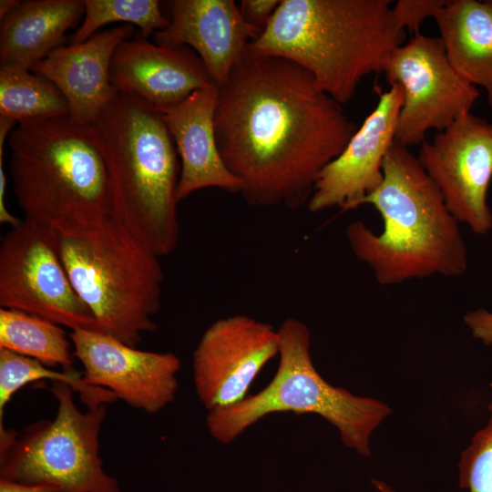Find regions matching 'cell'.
<instances>
[{"instance_id":"obj_1","label":"cell","mask_w":492,"mask_h":492,"mask_svg":"<svg viewBox=\"0 0 492 492\" xmlns=\"http://www.w3.org/2000/svg\"><path fill=\"white\" fill-rule=\"evenodd\" d=\"M218 90L216 141L244 200L307 205L319 174L358 128L342 104L293 61L248 49Z\"/></svg>"},{"instance_id":"obj_2","label":"cell","mask_w":492,"mask_h":492,"mask_svg":"<svg viewBox=\"0 0 492 492\" xmlns=\"http://www.w3.org/2000/svg\"><path fill=\"white\" fill-rule=\"evenodd\" d=\"M382 169L381 184L359 206H374L384 228L377 234L363 221L349 223L345 233L354 256L371 268L382 286L464 274L467 251L459 222L417 157L394 141Z\"/></svg>"},{"instance_id":"obj_3","label":"cell","mask_w":492,"mask_h":492,"mask_svg":"<svg viewBox=\"0 0 492 492\" xmlns=\"http://www.w3.org/2000/svg\"><path fill=\"white\" fill-rule=\"evenodd\" d=\"M86 128L108 170L112 217L158 256L172 253L180 168L161 111L116 91Z\"/></svg>"},{"instance_id":"obj_4","label":"cell","mask_w":492,"mask_h":492,"mask_svg":"<svg viewBox=\"0 0 492 492\" xmlns=\"http://www.w3.org/2000/svg\"><path fill=\"white\" fill-rule=\"evenodd\" d=\"M392 5L391 0H281L247 49L293 61L343 105L364 77L382 73L387 55L404 43Z\"/></svg>"},{"instance_id":"obj_5","label":"cell","mask_w":492,"mask_h":492,"mask_svg":"<svg viewBox=\"0 0 492 492\" xmlns=\"http://www.w3.org/2000/svg\"><path fill=\"white\" fill-rule=\"evenodd\" d=\"M7 143L14 191L26 220L68 237L112 217L108 170L86 126L68 116L18 125Z\"/></svg>"},{"instance_id":"obj_6","label":"cell","mask_w":492,"mask_h":492,"mask_svg":"<svg viewBox=\"0 0 492 492\" xmlns=\"http://www.w3.org/2000/svg\"><path fill=\"white\" fill-rule=\"evenodd\" d=\"M63 265L98 332L136 347L157 330L161 304L159 256L113 217L77 235H57Z\"/></svg>"},{"instance_id":"obj_7","label":"cell","mask_w":492,"mask_h":492,"mask_svg":"<svg viewBox=\"0 0 492 492\" xmlns=\"http://www.w3.org/2000/svg\"><path fill=\"white\" fill-rule=\"evenodd\" d=\"M278 333L279 364L274 376L263 389L241 402L209 411L206 425L211 436L228 445L271 414H313L336 427L346 447L369 456L370 436L390 415V406L327 383L314 367L311 333L300 320L287 318Z\"/></svg>"},{"instance_id":"obj_8","label":"cell","mask_w":492,"mask_h":492,"mask_svg":"<svg viewBox=\"0 0 492 492\" xmlns=\"http://www.w3.org/2000/svg\"><path fill=\"white\" fill-rule=\"evenodd\" d=\"M67 383L52 382L54 419L29 425L22 434L0 424V478L56 492H121L103 467L99 434L105 404L81 411Z\"/></svg>"},{"instance_id":"obj_9","label":"cell","mask_w":492,"mask_h":492,"mask_svg":"<svg viewBox=\"0 0 492 492\" xmlns=\"http://www.w3.org/2000/svg\"><path fill=\"white\" fill-rule=\"evenodd\" d=\"M0 306L71 331L98 332L92 313L63 265L57 234L28 220L11 227L0 246Z\"/></svg>"},{"instance_id":"obj_10","label":"cell","mask_w":492,"mask_h":492,"mask_svg":"<svg viewBox=\"0 0 492 492\" xmlns=\"http://www.w3.org/2000/svg\"><path fill=\"white\" fill-rule=\"evenodd\" d=\"M382 73L402 92L395 141L422 144L430 129L437 132L470 113L479 92L450 64L440 37L415 34L386 56Z\"/></svg>"},{"instance_id":"obj_11","label":"cell","mask_w":492,"mask_h":492,"mask_svg":"<svg viewBox=\"0 0 492 492\" xmlns=\"http://www.w3.org/2000/svg\"><path fill=\"white\" fill-rule=\"evenodd\" d=\"M417 159L451 214L477 235L492 229V123L467 113L425 140Z\"/></svg>"},{"instance_id":"obj_12","label":"cell","mask_w":492,"mask_h":492,"mask_svg":"<svg viewBox=\"0 0 492 492\" xmlns=\"http://www.w3.org/2000/svg\"><path fill=\"white\" fill-rule=\"evenodd\" d=\"M279 343L278 329L245 314L212 323L192 356L195 390L208 412L247 397L257 375L278 355Z\"/></svg>"},{"instance_id":"obj_13","label":"cell","mask_w":492,"mask_h":492,"mask_svg":"<svg viewBox=\"0 0 492 492\" xmlns=\"http://www.w3.org/2000/svg\"><path fill=\"white\" fill-rule=\"evenodd\" d=\"M74 356L87 384L111 392L129 406L153 415L174 402L181 363L172 353L138 350L96 331H71Z\"/></svg>"},{"instance_id":"obj_14","label":"cell","mask_w":492,"mask_h":492,"mask_svg":"<svg viewBox=\"0 0 492 492\" xmlns=\"http://www.w3.org/2000/svg\"><path fill=\"white\" fill-rule=\"evenodd\" d=\"M378 102L343 152L319 174L307 207L313 212L337 207L349 210L373 192L383 180L384 156L395 141L402 92L374 86Z\"/></svg>"},{"instance_id":"obj_15","label":"cell","mask_w":492,"mask_h":492,"mask_svg":"<svg viewBox=\"0 0 492 492\" xmlns=\"http://www.w3.org/2000/svg\"><path fill=\"white\" fill-rule=\"evenodd\" d=\"M116 91L161 110L193 92L216 86L199 56L187 46L172 47L128 38L116 48L110 65Z\"/></svg>"},{"instance_id":"obj_16","label":"cell","mask_w":492,"mask_h":492,"mask_svg":"<svg viewBox=\"0 0 492 492\" xmlns=\"http://www.w3.org/2000/svg\"><path fill=\"white\" fill-rule=\"evenodd\" d=\"M171 4L169 25L153 34L155 43L191 47L214 84L220 87L261 31L244 20L233 0H175Z\"/></svg>"},{"instance_id":"obj_17","label":"cell","mask_w":492,"mask_h":492,"mask_svg":"<svg viewBox=\"0 0 492 492\" xmlns=\"http://www.w3.org/2000/svg\"><path fill=\"white\" fill-rule=\"evenodd\" d=\"M133 31L128 24L98 31L82 43L57 47L29 70L52 82L67 102L68 117L87 126L116 92L110 82L112 56Z\"/></svg>"},{"instance_id":"obj_18","label":"cell","mask_w":492,"mask_h":492,"mask_svg":"<svg viewBox=\"0 0 492 492\" xmlns=\"http://www.w3.org/2000/svg\"><path fill=\"white\" fill-rule=\"evenodd\" d=\"M218 94L217 86L202 88L160 110L180 158L179 202L206 188L241 192L242 184L227 169L216 141Z\"/></svg>"},{"instance_id":"obj_19","label":"cell","mask_w":492,"mask_h":492,"mask_svg":"<svg viewBox=\"0 0 492 492\" xmlns=\"http://www.w3.org/2000/svg\"><path fill=\"white\" fill-rule=\"evenodd\" d=\"M85 12L81 0H29L1 19L0 67L30 69L61 46Z\"/></svg>"},{"instance_id":"obj_20","label":"cell","mask_w":492,"mask_h":492,"mask_svg":"<svg viewBox=\"0 0 492 492\" xmlns=\"http://www.w3.org/2000/svg\"><path fill=\"white\" fill-rule=\"evenodd\" d=\"M433 18L450 64L492 108V0H446Z\"/></svg>"},{"instance_id":"obj_21","label":"cell","mask_w":492,"mask_h":492,"mask_svg":"<svg viewBox=\"0 0 492 492\" xmlns=\"http://www.w3.org/2000/svg\"><path fill=\"white\" fill-rule=\"evenodd\" d=\"M0 116L28 126L67 117L68 105L48 79L29 69L0 67Z\"/></svg>"},{"instance_id":"obj_22","label":"cell","mask_w":492,"mask_h":492,"mask_svg":"<svg viewBox=\"0 0 492 492\" xmlns=\"http://www.w3.org/2000/svg\"><path fill=\"white\" fill-rule=\"evenodd\" d=\"M71 341L59 324L24 312L0 309V348L37 360L46 366L73 368Z\"/></svg>"},{"instance_id":"obj_23","label":"cell","mask_w":492,"mask_h":492,"mask_svg":"<svg viewBox=\"0 0 492 492\" xmlns=\"http://www.w3.org/2000/svg\"><path fill=\"white\" fill-rule=\"evenodd\" d=\"M49 379L68 384L87 407L108 404L117 398L107 389L87 384L74 369L56 372L33 358L0 348V423L12 396L31 382Z\"/></svg>"},{"instance_id":"obj_24","label":"cell","mask_w":492,"mask_h":492,"mask_svg":"<svg viewBox=\"0 0 492 492\" xmlns=\"http://www.w3.org/2000/svg\"><path fill=\"white\" fill-rule=\"evenodd\" d=\"M83 23L71 37V44L82 43L114 22L137 26L140 36L147 39L169 25L157 0H84Z\"/></svg>"},{"instance_id":"obj_25","label":"cell","mask_w":492,"mask_h":492,"mask_svg":"<svg viewBox=\"0 0 492 492\" xmlns=\"http://www.w3.org/2000/svg\"><path fill=\"white\" fill-rule=\"evenodd\" d=\"M487 410V423L474 434L458 463L459 486L469 492H492V402Z\"/></svg>"},{"instance_id":"obj_26","label":"cell","mask_w":492,"mask_h":492,"mask_svg":"<svg viewBox=\"0 0 492 492\" xmlns=\"http://www.w3.org/2000/svg\"><path fill=\"white\" fill-rule=\"evenodd\" d=\"M446 0H398L392 5L395 25L405 30L419 34L421 24L446 4Z\"/></svg>"},{"instance_id":"obj_27","label":"cell","mask_w":492,"mask_h":492,"mask_svg":"<svg viewBox=\"0 0 492 492\" xmlns=\"http://www.w3.org/2000/svg\"><path fill=\"white\" fill-rule=\"evenodd\" d=\"M280 3L281 0H242L239 9L248 24L262 32Z\"/></svg>"},{"instance_id":"obj_28","label":"cell","mask_w":492,"mask_h":492,"mask_svg":"<svg viewBox=\"0 0 492 492\" xmlns=\"http://www.w3.org/2000/svg\"><path fill=\"white\" fill-rule=\"evenodd\" d=\"M15 121L11 118L0 116V222L2 224H10L11 227L17 225L22 220L13 215L5 204L6 193V175L4 169V145L8 134L14 128Z\"/></svg>"},{"instance_id":"obj_29","label":"cell","mask_w":492,"mask_h":492,"mask_svg":"<svg viewBox=\"0 0 492 492\" xmlns=\"http://www.w3.org/2000/svg\"><path fill=\"white\" fill-rule=\"evenodd\" d=\"M464 322L475 338L486 345L492 344V313L483 308L471 311L465 314Z\"/></svg>"},{"instance_id":"obj_30","label":"cell","mask_w":492,"mask_h":492,"mask_svg":"<svg viewBox=\"0 0 492 492\" xmlns=\"http://www.w3.org/2000/svg\"><path fill=\"white\" fill-rule=\"evenodd\" d=\"M0 492H56V490L36 485H26L0 478Z\"/></svg>"},{"instance_id":"obj_31","label":"cell","mask_w":492,"mask_h":492,"mask_svg":"<svg viewBox=\"0 0 492 492\" xmlns=\"http://www.w3.org/2000/svg\"><path fill=\"white\" fill-rule=\"evenodd\" d=\"M21 1L18 0H1L0 1V18L3 19L5 16L9 15L15 9H16L20 5Z\"/></svg>"},{"instance_id":"obj_32","label":"cell","mask_w":492,"mask_h":492,"mask_svg":"<svg viewBox=\"0 0 492 492\" xmlns=\"http://www.w3.org/2000/svg\"><path fill=\"white\" fill-rule=\"evenodd\" d=\"M372 482L379 492H396L390 486L381 480L373 479Z\"/></svg>"}]
</instances>
